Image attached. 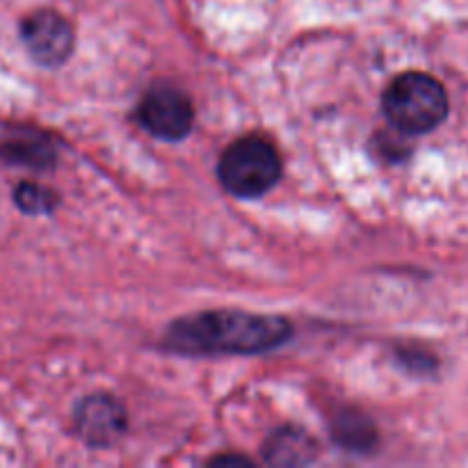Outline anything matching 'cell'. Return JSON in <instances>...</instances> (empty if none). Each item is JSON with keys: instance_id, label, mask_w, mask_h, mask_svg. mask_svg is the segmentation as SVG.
<instances>
[{"instance_id": "8fae6325", "label": "cell", "mask_w": 468, "mask_h": 468, "mask_svg": "<svg viewBox=\"0 0 468 468\" xmlns=\"http://www.w3.org/2000/svg\"><path fill=\"white\" fill-rule=\"evenodd\" d=\"M210 464L213 466H250L251 462L247 460V457H240V455H224V457H215Z\"/></svg>"}, {"instance_id": "6da1fadb", "label": "cell", "mask_w": 468, "mask_h": 468, "mask_svg": "<svg viewBox=\"0 0 468 468\" xmlns=\"http://www.w3.org/2000/svg\"><path fill=\"white\" fill-rule=\"evenodd\" d=\"M291 336L286 318L219 309L176 320L165 334V346L181 355H263Z\"/></svg>"}, {"instance_id": "3957f363", "label": "cell", "mask_w": 468, "mask_h": 468, "mask_svg": "<svg viewBox=\"0 0 468 468\" xmlns=\"http://www.w3.org/2000/svg\"><path fill=\"white\" fill-rule=\"evenodd\" d=\"M279 176L282 155L261 135H247L229 144L218 165L219 183L238 199H259L277 186Z\"/></svg>"}, {"instance_id": "ba28073f", "label": "cell", "mask_w": 468, "mask_h": 468, "mask_svg": "<svg viewBox=\"0 0 468 468\" xmlns=\"http://www.w3.org/2000/svg\"><path fill=\"white\" fill-rule=\"evenodd\" d=\"M332 434L338 446L352 452H366L378 443V430H375L373 420L359 411H341L334 419Z\"/></svg>"}, {"instance_id": "277c9868", "label": "cell", "mask_w": 468, "mask_h": 468, "mask_svg": "<svg viewBox=\"0 0 468 468\" xmlns=\"http://www.w3.org/2000/svg\"><path fill=\"white\" fill-rule=\"evenodd\" d=\"M140 123L160 140H183L195 123L190 96L174 85H154L140 101Z\"/></svg>"}, {"instance_id": "9c48e42d", "label": "cell", "mask_w": 468, "mask_h": 468, "mask_svg": "<svg viewBox=\"0 0 468 468\" xmlns=\"http://www.w3.org/2000/svg\"><path fill=\"white\" fill-rule=\"evenodd\" d=\"M3 154L12 163L27 165V167H48L55 158L48 142L39 137H14L5 144Z\"/></svg>"}, {"instance_id": "30bf717a", "label": "cell", "mask_w": 468, "mask_h": 468, "mask_svg": "<svg viewBox=\"0 0 468 468\" xmlns=\"http://www.w3.org/2000/svg\"><path fill=\"white\" fill-rule=\"evenodd\" d=\"M14 201L18 208L27 215H48L58 206V195L50 187L41 186V183L23 181L21 186L14 190Z\"/></svg>"}, {"instance_id": "52a82bcc", "label": "cell", "mask_w": 468, "mask_h": 468, "mask_svg": "<svg viewBox=\"0 0 468 468\" xmlns=\"http://www.w3.org/2000/svg\"><path fill=\"white\" fill-rule=\"evenodd\" d=\"M263 457L272 466H304L318 457V446L304 430L282 428L270 434Z\"/></svg>"}, {"instance_id": "8992f818", "label": "cell", "mask_w": 468, "mask_h": 468, "mask_svg": "<svg viewBox=\"0 0 468 468\" xmlns=\"http://www.w3.org/2000/svg\"><path fill=\"white\" fill-rule=\"evenodd\" d=\"M76 432L90 446H110L126 430V411L112 396H90L76 407Z\"/></svg>"}, {"instance_id": "5b68a950", "label": "cell", "mask_w": 468, "mask_h": 468, "mask_svg": "<svg viewBox=\"0 0 468 468\" xmlns=\"http://www.w3.org/2000/svg\"><path fill=\"white\" fill-rule=\"evenodd\" d=\"M21 39L32 59L44 67H59L73 53L71 23L53 9H39L23 18Z\"/></svg>"}, {"instance_id": "7a4b0ae2", "label": "cell", "mask_w": 468, "mask_h": 468, "mask_svg": "<svg viewBox=\"0 0 468 468\" xmlns=\"http://www.w3.org/2000/svg\"><path fill=\"white\" fill-rule=\"evenodd\" d=\"M382 108L396 131L405 135H423L446 119L448 94L430 73L407 71L393 78L387 87Z\"/></svg>"}]
</instances>
